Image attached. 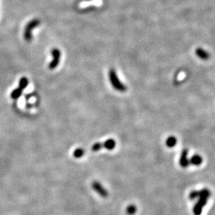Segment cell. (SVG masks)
<instances>
[{
  "label": "cell",
  "instance_id": "52a82bcc",
  "mask_svg": "<svg viewBox=\"0 0 215 215\" xmlns=\"http://www.w3.org/2000/svg\"><path fill=\"white\" fill-rule=\"evenodd\" d=\"M85 154V150L82 147H79L74 150L73 154V157L76 158V159H80V158L83 157Z\"/></svg>",
  "mask_w": 215,
  "mask_h": 215
},
{
  "label": "cell",
  "instance_id": "6da1fadb",
  "mask_svg": "<svg viewBox=\"0 0 215 215\" xmlns=\"http://www.w3.org/2000/svg\"><path fill=\"white\" fill-rule=\"evenodd\" d=\"M108 77H109L110 83L112 87L120 92H125L127 90V87L124 84L121 82L120 78H118L117 73L115 69H111L108 73Z\"/></svg>",
  "mask_w": 215,
  "mask_h": 215
},
{
  "label": "cell",
  "instance_id": "5b68a950",
  "mask_svg": "<svg viewBox=\"0 0 215 215\" xmlns=\"http://www.w3.org/2000/svg\"><path fill=\"white\" fill-rule=\"evenodd\" d=\"M103 148L108 150H113L115 149V147L116 146V142L114 139L113 138H110V139H108L107 140L103 143Z\"/></svg>",
  "mask_w": 215,
  "mask_h": 215
},
{
  "label": "cell",
  "instance_id": "7a4b0ae2",
  "mask_svg": "<svg viewBox=\"0 0 215 215\" xmlns=\"http://www.w3.org/2000/svg\"><path fill=\"white\" fill-rule=\"evenodd\" d=\"M51 54L53 57V60H52L48 65V68L50 70H54L57 67L59 64H60V57H61V52L57 48H54L51 51Z\"/></svg>",
  "mask_w": 215,
  "mask_h": 215
},
{
  "label": "cell",
  "instance_id": "8992f818",
  "mask_svg": "<svg viewBox=\"0 0 215 215\" xmlns=\"http://www.w3.org/2000/svg\"><path fill=\"white\" fill-rule=\"evenodd\" d=\"M22 93H23V90L20 87L15 89L13 91H12V92L11 93V98L12 99L16 100L22 95Z\"/></svg>",
  "mask_w": 215,
  "mask_h": 215
},
{
  "label": "cell",
  "instance_id": "30bf717a",
  "mask_svg": "<svg viewBox=\"0 0 215 215\" xmlns=\"http://www.w3.org/2000/svg\"><path fill=\"white\" fill-rule=\"evenodd\" d=\"M137 211V207L135 205H130L127 208V213L129 215H133Z\"/></svg>",
  "mask_w": 215,
  "mask_h": 215
},
{
  "label": "cell",
  "instance_id": "9c48e42d",
  "mask_svg": "<svg viewBox=\"0 0 215 215\" xmlns=\"http://www.w3.org/2000/svg\"><path fill=\"white\" fill-rule=\"evenodd\" d=\"M29 84V80L26 77H23L20 78V80L19 81V87L22 89V90H24L27 87H28Z\"/></svg>",
  "mask_w": 215,
  "mask_h": 215
},
{
  "label": "cell",
  "instance_id": "8fae6325",
  "mask_svg": "<svg viewBox=\"0 0 215 215\" xmlns=\"http://www.w3.org/2000/svg\"><path fill=\"white\" fill-rule=\"evenodd\" d=\"M103 148V143H96L92 145V148H91V150H92V151L93 152H97L99 151L101 149H102Z\"/></svg>",
  "mask_w": 215,
  "mask_h": 215
},
{
  "label": "cell",
  "instance_id": "7c38bea8",
  "mask_svg": "<svg viewBox=\"0 0 215 215\" xmlns=\"http://www.w3.org/2000/svg\"><path fill=\"white\" fill-rule=\"evenodd\" d=\"M198 197H199V191H196V190H194V191L190 192V194L189 195V199L191 200H195Z\"/></svg>",
  "mask_w": 215,
  "mask_h": 215
},
{
  "label": "cell",
  "instance_id": "ba28073f",
  "mask_svg": "<svg viewBox=\"0 0 215 215\" xmlns=\"http://www.w3.org/2000/svg\"><path fill=\"white\" fill-rule=\"evenodd\" d=\"M203 207H204L203 206H202L201 203H199L198 202H197L194 205V209H193V212H194V215H201Z\"/></svg>",
  "mask_w": 215,
  "mask_h": 215
},
{
  "label": "cell",
  "instance_id": "4fadbf2b",
  "mask_svg": "<svg viewBox=\"0 0 215 215\" xmlns=\"http://www.w3.org/2000/svg\"><path fill=\"white\" fill-rule=\"evenodd\" d=\"M191 163L194 165H199L201 163V159L200 157H195L191 159Z\"/></svg>",
  "mask_w": 215,
  "mask_h": 215
},
{
  "label": "cell",
  "instance_id": "277c9868",
  "mask_svg": "<svg viewBox=\"0 0 215 215\" xmlns=\"http://www.w3.org/2000/svg\"><path fill=\"white\" fill-rule=\"evenodd\" d=\"M92 187V189L101 197L107 198L108 196V191L102 186V184H100L98 182H96V181L93 182Z\"/></svg>",
  "mask_w": 215,
  "mask_h": 215
},
{
  "label": "cell",
  "instance_id": "3957f363",
  "mask_svg": "<svg viewBox=\"0 0 215 215\" xmlns=\"http://www.w3.org/2000/svg\"><path fill=\"white\" fill-rule=\"evenodd\" d=\"M39 24V21L38 20H32L31 23L28 24V25L26 27L25 31L24 33V37L27 41H31L32 36V29L35 28Z\"/></svg>",
  "mask_w": 215,
  "mask_h": 215
}]
</instances>
